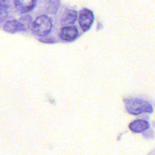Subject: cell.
<instances>
[{"instance_id": "6da1fadb", "label": "cell", "mask_w": 155, "mask_h": 155, "mask_svg": "<svg viewBox=\"0 0 155 155\" xmlns=\"http://www.w3.org/2000/svg\"><path fill=\"white\" fill-rule=\"evenodd\" d=\"M127 111L131 114L137 115L142 113H151L153 106L148 102L140 99H128L125 101Z\"/></svg>"}, {"instance_id": "7a4b0ae2", "label": "cell", "mask_w": 155, "mask_h": 155, "mask_svg": "<svg viewBox=\"0 0 155 155\" xmlns=\"http://www.w3.org/2000/svg\"><path fill=\"white\" fill-rule=\"evenodd\" d=\"M51 21L46 15H41L37 17L31 25L32 33L39 36H44L48 35L51 31Z\"/></svg>"}, {"instance_id": "3957f363", "label": "cell", "mask_w": 155, "mask_h": 155, "mask_svg": "<svg viewBox=\"0 0 155 155\" xmlns=\"http://www.w3.org/2000/svg\"><path fill=\"white\" fill-rule=\"evenodd\" d=\"M93 21L94 15L90 10L86 8L81 10L79 15V23L84 31H87L90 28Z\"/></svg>"}, {"instance_id": "277c9868", "label": "cell", "mask_w": 155, "mask_h": 155, "mask_svg": "<svg viewBox=\"0 0 155 155\" xmlns=\"http://www.w3.org/2000/svg\"><path fill=\"white\" fill-rule=\"evenodd\" d=\"M38 0H14L15 9L20 13H25L32 10Z\"/></svg>"}, {"instance_id": "5b68a950", "label": "cell", "mask_w": 155, "mask_h": 155, "mask_svg": "<svg viewBox=\"0 0 155 155\" xmlns=\"http://www.w3.org/2000/svg\"><path fill=\"white\" fill-rule=\"evenodd\" d=\"M78 35V30L74 26H65L61 29L59 33L60 38L67 42L74 40Z\"/></svg>"}, {"instance_id": "8992f818", "label": "cell", "mask_w": 155, "mask_h": 155, "mask_svg": "<svg viewBox=\"0 0 155 155\" xmlns=\"http://www.w3.org/2000/svg\"><path fill=\"white\" fill-rule=\"evenodd\" d=\"M4 30L10 33L24 31L26 30L25 25L19 21L11 20L7 21L4 25Z\"/></svg>"}, {"instance_id": "52a82bcc", "label": "cell", "mask_w": 155, "mask_h": 155, "mask_svg": "<svg viewBox=\"0 0 155 155\" xmlns=\"http://www.w3.org/2000/svg\"><path fill=\"white\" fill-rule=\"evenodd\" d=\"M150 127L149 123L144 120L137 119L129 125V128L133 132L135 133H141L147 130Z\"/></svg>"}, {"instance_id": "ba28073f", "label": "cell", "mask_w": 155, "mask_h": 155, "mask_svg": "<svg viewBox=\"0 0 155 155\" xmlns=\"http://www.w3.org/2000/svg\"><path fill=\"white\" fill-rule=\"evenodd\" d=\"M77 18L78 14L76 11L74 10H68L63 15L61 20V23L64 25L73 24L76 21Z\"/></svg>"}, {"instance_id": "9c48e42d", "label": "cell", "mask_w": 155, "mask_h": 155, "mask_svg": "<svg viewBox=\"0 0 155 155\" xmlns=\"http://www.w3.org/2000/svg\"><path fill=\"white\" fill-rule=\"evenodd\" d=\"M8 0H1V21L4 20L8 14Z\"/></svg>"}]
</instances>
